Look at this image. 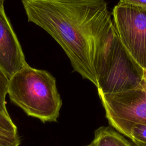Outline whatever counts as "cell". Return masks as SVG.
Returning <instances> with one entry per match:
<instances>
[{"label": "cell", "mask_w": 146, "mask_h": 146, "mask_svg": "<svg viewBox=\"0 0 146 146\" xmlns=\"http://www.w3.org/2000/svg\"><path fill=\"white\" fill-rule=\"evenodd\" d=\"M129 139L135 146H146V124L137 123L133 125L131 128Z\"/></svg>", "instance_id": "8"}, {"label": "cell", "mask_w": 146, "mask_h": 146, "mask_svg": "<svg viewBox=\"0 0 146 146\" xmlns=\"http://www.w3.org/2000/svg\"><path fill=\"white\" fill-rule=\"evenodd\" d=\"M145 87H146V84H145Z\"/></svg>", "instance_id": "15"}, {"label": "cell", "mask_w": 146, "mask_h": 146, "mask_svg": "<svg viewBox=\"0 0 146 146\" xmlns=\"http://www.w3.org/2000/svg\"><path fill=\"white\" fill-rule=\"evenodd\" d=\"M9 79L0 69V111L6 115H9L6 102V96L7 94Z\"/></svg>", "instance_id": "9"}, {"label": "cell", "mask_w": 146, "mask_h": 146, "mask_svg": "<svg viewBox=\"0 0 146 146\" xmlns=\"http://www.w3.org/2000/svg\"><path fill=\"white\" fill-rule=\"evenodd\" d=\"M20 143L18 132L0 130V146H19Z\"/></svg>", "instance_id": "10"}, {"label": "cell", "mask_w": 146, "mask_h": 146, "mask_svg": "<svg viewBox=\"0 0 146 146\" xmlns=\"http://www.w3.org/2000/svg\"><path fill=\"white\" fill-rule=\"evenodd\" d=\"M112 15L121 42L146 71V10L119 2L113 9Z\"/></svg>", "instance_id": "5"}, {"label": "cell", "mask_w": 146, "mask_h": 146, "mask_svg": "<svg viewBox=\"0 0 146 146\" xmlns=\"http://www.w3.org/2000/svg\"><path fill=\"white\" fill-rule=\"evenodd\" d=\"M145 74L121 42L114 26L96 70L98 94L144 88Z\"/></svg>", "instance_id": "3"}, {"label": "cell", "mask_w": 146, "mask_h": 146, "mask_svg": "<svg viewBox=\"0 0 146 146\" xmlns=\"http://www.w3.org/2000/svg\"><path fill=\"white\" fill-rule=\"evenodd\" d=\"M29 22L49 34L75 71L98 84L96 70L114 28L105 0H21Z\"/></svg>", "instance_id": "1"}, {"label": "cell", "mask_w": 146, "mask_h": 146, "mask_svg": "<svg viewBox=\"0 0 146 146\" xmlns=\"http://www.w3.org/2000/svg\"><path fill=\"white\" fill-rule=\"evenodd\" d=\"M106 117L118 132L129 138L132 126L146 124V87L99 94Z\"/></svg>", "instance_id": "4"}, {"label": "cell", "mask_w": 146, "mask_h": 146, "mask_svg": "<svg viewBox=\"0 0 146 146\" xmlns=\"http://www.w3.org/2000/svg\"><path fill=\"white\" fill-rule=\"evenodd\" d=\"M87 146H94V145H92V144L91 143L90 145H87Z\"/></svg>", "instance_id": "14"}, {"label": "cell", "mask_w": 146, "mask_h": 146, "mask_svg": "<svg viewBox=\"0 0 146 146\" xmlns=\"http://www.w3.org/2000/svg\"><path fill=\"white\" fill-rule=\"evenodd\" d=\"M91 144L94 146H133L124 137L109 127L97 129Z\"/></svg>", "instance_id": "7"}, {"label": "cell", "mask_w": 146, "mask_h": 146, "mask_svg": "<svg viewBox=\"0 0 146 146\" xmlns=\"http://www.w3.org/2000/svg\"><path fill=\"white\" fill-rule=\"evenodd\" d=\"M7 94L28 116L44 123L57 121L62 101L56 79L48 71L27 64L9 79Z\"/></svg>", "instance_id": "2"}, {"label": "cell", "mask_w": 146, "mask_h": 146, "mask_svg": "<svg viewBox=\"0 0 146 146\" xmlns=\"http://www.w3.org/2000/svg\"><path fill=\"white\" fill-rule=\"evenodd\" d=\"M27 63L21 44L0 1V69L9 79Z\"/></svg>", "instance_id": "6"}, {"label": "cell", "mask_w": 146, "mask_h": 146, "mask_svg": "<svg viewBox=\"0 0 146 146\" xmlns=\"http://www.w3.org/2000/svg\"><path fill=\"white\" fill-rule=\"evenodd\" d=\"M119 2L132 5L146 10V0H120Z\"/></svg>", "instance_id": "12"}, {"label": "cell", "mask_w": 146, "mask_h": 146, "mask_svg": "<svg viewBox=\"0 0 146 146\" xmlns=\"http://www.w3.org/2000/svg\"><path fill=\"white\" fill-rule=\"evenodd\" d=\"M145 83L146 84V71H145Z\"/></svg>", "instance_id": "13"}, {"label": "cell", "mask_w": 146, "mask_h": 146, "mask_svg": "<svg viewBox=\"0 0 146 146\" xmlns=\"http://www.w3.org/2000/svg\"><path fill=\"white\" fill-rule=\"evenodd\" d=\"M0 130L7 132H18L16 125L11 120L10 115L0 111Z\"/></svg>", "instance_id": "11"}]
</instances>
